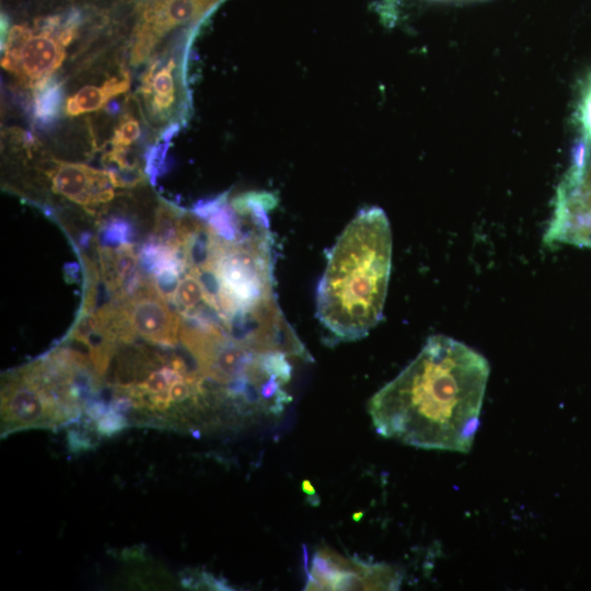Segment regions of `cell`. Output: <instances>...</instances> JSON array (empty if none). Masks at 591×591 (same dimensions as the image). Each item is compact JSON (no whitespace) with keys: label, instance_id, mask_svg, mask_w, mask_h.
<instances>
[{"label":"cell","instance_id":"1","mask_svg":"<svg viewBox=\"0 0 591 591\" xmlns=\"http://www.w3.org/2000/svg\"><path fill=\"white\" fill-rule=\"evenodd\" d=\"M489 371L487 359L467 345L430 336L416 358L370 398L376 433L415 448L470 452Z\"/></svg>","mask_w":591,"mask_h":591},{"label":"cell","instance_id":"2","mask_svg":"<svg viewBox=\"0 0 591 591\" xmlns=\"http://www.w3.org/2000/svg\"><path fill=\"white\" fill-rule=\"evenodd\" d=\"M391 266L387 217L363 208L329 250L316 291V316L333 339H360L381 321Z\"/></svg>","mask_w":591,"mask_h":591},{"label":"cell","instance_id":"3","mask_svg":"<svg viewBox=\"0 0 591 591\" xmlns=\"http://www.w3.org/2000/svg\"><path fill=\"white\" fill-rule=\"evenodd\" d=\"M80 23L81 14L72 10L38 19L33 26H12L1 43L2 68L22 86L33 89L61 66Z\"/></svg>","mask_w":591,"mask_h":591},{"label":"cell","instance_id":"4","mask_svg":"<svg viewBox=\"0 0 591 591\" xmlns=\"http://www.w3.org/2000/svg\"><path fill=\"white\" fill-rule=\"evenodd\" d=\"M192 32L171 48L150 58L138 86L137 99L146 120L155 128L178 127L188 116L187 46Z\"/></svg>","mask_w":591,"mask_h":591},{"label":"cell","instance_id":"5","mask_svg":"<svg viewBox=\"0 0 591 591\" xmlns=\"http://www.w3.org/2000/svg\"><path fill=\"white\" fill-rule=\"evenodd\" d=\"M544 243L591 247V142H577L558 185Z\"/></svg>","mask_w":591,"mask_h":591},{"label":"cell","instance_id":"6","mask_svg":"<svg viewBox=\"0 0 591 591\" xmlns=\"http://www.w3.org/2000/svg\"><path fill=\"white\" fill-rule=\"evenodd\" d=\"M304 590H398L402 570L386 563L349 558L328 547L312 556Z\"/></svg>","mask_w":591,"mask_h":591},{"label":"cell","instance_id":"7","mask_svg":"<svg viewBox=\"0 0 591 591\" xmlns=\"http://www.w3.org/2000/svg\"><path fill=\"white\" fill-rule=\"evenodd\" d=\"M1 402L2 436L21 429L58 428L72 421L31 368L4 385Z\"/></svg>","mask_w":591,"mask_h":591},{"label":"cell","instance_id":"8","mask_svg":"<svg viewBox=\"0 0 591 591\" xmlns=\"http://www.w3.org/2000/svg\"><path fill=\"white\" fill-rule=\"evenodd\" d=\"M224 0H147L140 7L130 44V63L148 61L173 31L198 25Z\"/></svg>","mask_w":591,"mask_h":591},{"label":"cell","instance_id":"9","mask_svg":"<svg viewBox=\"0 0 591 591\" xmlns=\"http://www.w3.org/2000/svg\"><path fill=\"white\" fill-rule=\"evenodd\" d=\"M136 334L147 340L174 346L179 339L182 322L150 283L124 304Z\"/></svg>","mask_w":591,"mask_h":591},{"label":"cell","instance_id":"10","mask_svg":"<svg viewBox=\"0 0 591 591\" xmlns=\"http://www.w3.org/2000/svg\"><path fill=\"white\" fill-rule=\"evenodd\" d=\"M50 178L56 193L83 206L109 201L116 187L108 171L80 163H57Z\"/></svg>","mask_w":591,"mask_h":591},{"label":"cell","instance_id":"11","mask_svg":"<svg viewBox=\"0 0 591 591\" xmlns=\"http://www.w3.org/2000/svg\"><path fill=\"white\" fill-rule=\"evenodd\" d=\"M130 79L127 72L105 80L101 85H85L66 101L65 113L79 116L103 107L109 100L128 91Z\"/></svg>","mask_w":591,"mask_h":591},{"label":"cell","instance_id":"12","mask_svg":"<svg viewBox=\"0 0 591 591\" xmlns=\"http://www.w3.org/2000/svg\"><path fill=\"white\" fill-rule=\"evenodd\" d=\"M63 99L62 83L54 76L33 88V116L39 125H49L59 114Z\"/></svg>","mask_w":591,"mask_h":591},{"label":"cell","instance_id":"13","mask_svg":"<svg viewBox=\"0 0 591 591\" xmlns=\"http://www.w3.org/2000/svg\"><path fill=\"white\" fill-rule=\"evenodd\" d=\"M173 300L181 306L184 313L192 312L205 304H209L200 279L189 269L188 274L181 278Z\"/></svg>","mask_w":591,"mask_h":591},{"label":"cell","instance_id":"14","mask_svg":"<svg viewBox=\"0 0 591 591\" xmlns=\"http://www.w3.org/2000/svg\"><path fill=\"white\" fill-rule=\"evenodd\" d=\"M576 121L579 136L591 139V73L586 77L580 88Z\"/></svg>","mask_w":591,"mask_h":591},{"label":"cell","instance_id":"15","mask_svg":"<svg viewBox=\"0 0 591 591\" xmlns=\"http://www.w3.org/2000/svg\"><path fill=\"white\" fill-rule=\"evenodd\" d=\"M131 235V229L125 220L114 219L105 227L101 237L103 244L127 245Z\"/></svg>","mask_w":591,"mask_h":591},{"label":"cell","instance_id":"16","mask_svg":"<svg viewBox=\"0 0 591 591\" xmlns=\"http://www.w3.org/2000/svg\"><path fill=\"white\" fill-rule=\"evenodd\" d=\"M127 418L113 408H109L96 420V430L103 437H112L127 427Z\"/></svg>","mask_w":591,"mask_h":591},{"label":"cell","instance_id":"17","mask_svg":"<svg viewBox=\"0 0 591 591\" xmlns=\"http://www.w3.org/2000/svg\"><path fill=\"white\" fill-rule=\"evenodd\" d=\"M68 443L73 452L86 450L92 447V443L88 437L74 430L68 432Z\"/></svg>","mask_w":591,"mask_h":591},{"label":"cell","instance_id":"18","mask_svg":"<svg viewBox=\"0 0 591 591\" xmlns=\"http://www.w3.org/2000/svg\"><path fill=\"white\" fill-rule=\"evenodd\" d=\"M302 490L309 496L315 495V490L309 480L302 482Z\"/></svg>","mask_w":591,"mask_h":591}]
</instances>
